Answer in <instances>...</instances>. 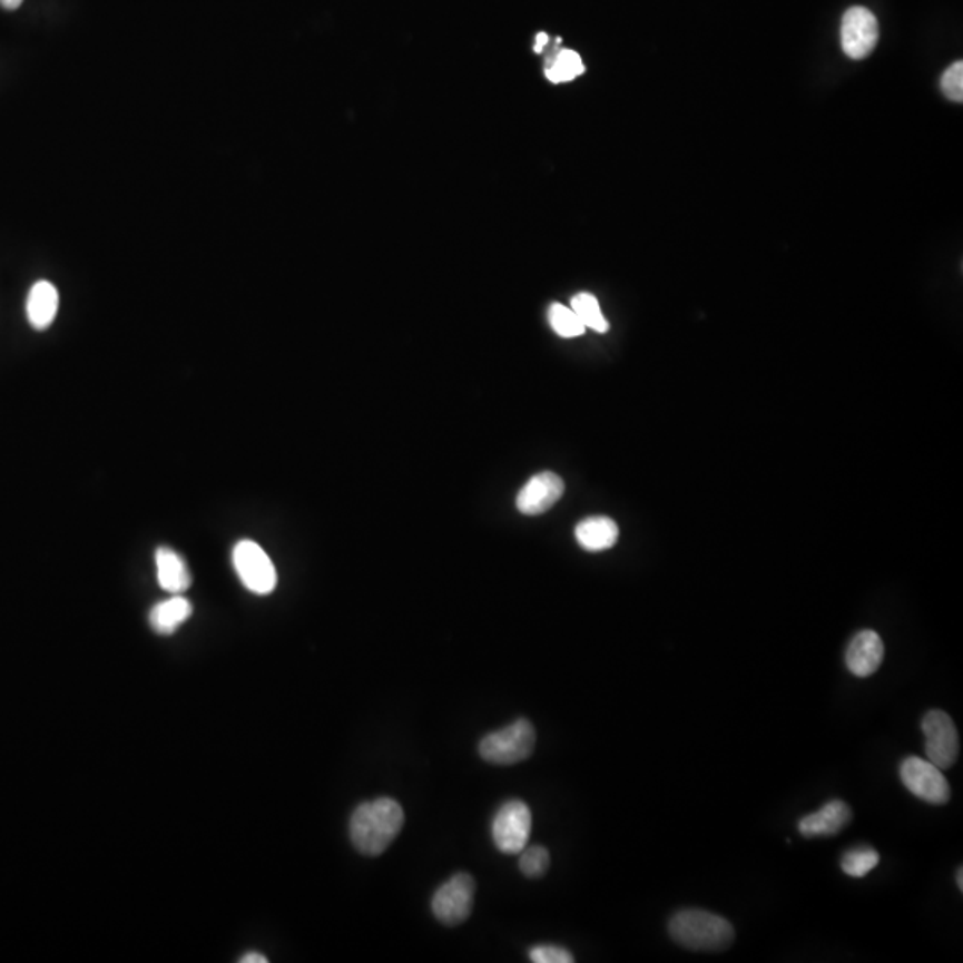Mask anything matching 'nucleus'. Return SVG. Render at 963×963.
Here are the masks:
<instances>
[{
  "label": "nucleus",
  "mask_w": 963,
  "mask_h": 963,
  "mask_svg": "<svg viewBox=\"0 0 963 963\" xmlns=\"http://www.w3.org/2000/svg\"><path fill=\"white\" fill-rule=\"evenodd\" d=\"M233 562L239 580L248 591L266 597L277 586L274 562L263 548L250 539L239 541L233 551Z\"/></svg>",
  "instance_id": "39448f33"
},
{
  "label": "nucleus",
  "mask_w": 963,
  "mask_h": 963,
  "mask_svg": "<svg viewBox=\"0 0 963 963\" xmlns=\"http://www.w3.org/2000/svg\"><path fill=\"white\" fill-rule=\"evenodd\" d=\"M672 941L690 951L719 953L734 944L735 930L725 917L707 910H681L669 918Z\"/></svg>",
  "instance_id": "f03ea898"
},
{
  "label": "nucleus",
  "mask_w": 963,
  "mask_h": 963,
  "mask_svg": "<svg viewBox=\"0 0 963 963\" xmlns=\"http://www.w3.org/2000/svg\"><path fill=\"white\" fill-rule=\"evenodd\" d=\"M530 832H532V812L529 805L520 799L503 803L491 826L494 846L503 855H520L529 843Z\"/></svg>",
  "instance_id": "423d86ee"
},
{
  "label": "nucleus",
  "mask_w": 963,
  "mask_h": 963,
  "mask_svg": "<svg viewBox=\"0 0 963 963\" xmlns=\"http://www.w3.org/2000/svg\"><path fill=\"white\" fill-rule=\"evenodd\" d=\"M885 657L882 637L874 630H862L853 637L846 650V666L858 678H867L878 671Z\"/></svg>",
  "instance_id": "9b49d317"
},
{
  "label": "nucleus",
  "mask_w": 963,
  "mask_h": 963,
  "mask_svg": "<svg viewBox=\"0 0 963 963\" xmlns=\"http://www.w3.org/2000/svg\"><path fill=\"white\" fill-rule=\"evenodd\" d=\"M571 309L574 311L580 322L586 325V328L589 327L597 332L609 331V322H607L606 316L601 313L597 296L589 295V293H578L577 296H573V301H571Z\"/></svg>",
  "instance_id": "a211bd4d"
},
{
  "label": "nucleus",
  "mask_w": 963,
  "mask_h": 963,
  "mask_svg": "<svg viewBox=\"0 0 963 963\" xmlns=\"http://www.w3.org/2000/svg\"><path fill=\"white\" fill-rule=\"evenodd\" d=\"M900 775L906 789L918 799L932 805H945L950 802L951 789L944 773L927 758H905L901 764Z\"/></svg>",
  "instance_id": "0eeeda50"
},
{
  "label": "nucleus",
  "mask_w": 963,
  "mask_h": 963,
  "mask_svg": "<svg viewBox=\"0 0 963 963\" xmlns=\"http://www.w3.org/2000/svg\"><path fill=\"white\" fill-rule=\"evenodd\" d=\"M530 960L533 963H573L574 956L564 947L553 944H539L530 947Z\"/></svg>",
  "instance_id": "4be33fe9"
},
{
  "label": "nucleus",
  "mask_w": 963,
  "mask_h": 963,
  "mask_svg": "<svg viewBox=\"0 0 963 963\" xmlns=\"http://www.w3.org/2000/svg\"><path fill=\"white\" fill-rule=\"evenodd\" d=\"M22 2L23 0H0V6H2L4 10L13 11L17 10V8H20Z\"/></svg>",
  "instance_id": "393cba45"
},
{
  "label": "nucleus",
  "mask_w": 963,
  "mask_h": 963,
  "mask_svg": "<svg viewBox=\"0 0 963 963\" xmlns=\"http://www.w3.org/2000/svg\"><path fill=\"white\" fill-rule=\"evenodd\" d=\"M878 20L867 8L855 6L846 11L841 26V43L847 58H867L878 43Z\"/></svg>",
  "instance_id": "1a4fd4ad"
},
{
  "label": "nucleus",
  "mask_w": 963,
  "mask_h": 963,
  "mask_svg": "<svg viewBox=\"0 0 963 963\" xmlns=\"http://www.w3.org/2000/svg\"><path fill=\"white\" fill-rule=\"evenodd\" d=\"M578 544L588 551H603L615 547L619 538L618 524L607 515H592L580 521L574 530Z\"/></svg>",
  "instance_id": "ddd939ff"
},
{
  "label": "nucleus",
  "mask_w": 963,
  "mask_h": 963,
  "mask_svg": "<svg viewBox=\"0 0 963 963\" xmlns=\"http://www.w3.org/2000/svg\"><path fill=\"white\" fill-rule=\"evenodd\" d=\"M923 731L927 760L942 770L953 767L954 761L959 760L960 743L959 730L950 714L944 710L927 713L923 719Z\"/></svg>",
  "instance_id": "6e6552de"
},
{
  "label": "nucleus",
  "mask_w": 963,
  "mask_h": 963,
  "mask_svg": "<svg viewBox=\"0 0 963 963\" xmlns=\"http://www.w3.org/2000/svg\"><path fill=\"white\" fill-rule=\"evenodd\" d=\"M586 72L582 58L574 50L562 49L557 52L556 58L547 68V77L551 82L573 81L574 77Z\"/></svg>",
  "instance_id": "f3484780"
},
{
  "label": "nucleus",
  "mask_w": 963,
  "mask_h": 963,
  "mask_svg": "<svg viewBox=\"0 0 963 963\" xmlns=\"http://www.w3.org/2000/svg\"><path fill=\"white\" fill-rule=\"evenodd\" d=\"M404 823V808L396 799L361 803L350 817V838L358 853L379 856L399 837Z\"/></svg>",
  "instance_id": "f257e3e1"
},
{
  "label": "nucleus",
  "mask_w": 963,
  "mask_h": 963,
  "mask_svg": "<svg viewBox=\"0 0 963 963\" xmlns=\"http://www.w3.org/2000/svg\"><path fill=\"white\" fill-rule=\"evenodd\" d=\"M853 812L847 803L843 799H834L826 803L820 810L808 814L799 820V834L807 838L832 837L843 832L849 820H852Z\"/></svg>",
  "instance_id": "f8f14e48"
},
{
  "label": "nucleus",
  "mask_w": 963,
  "mask_h": 963,
  "mask_svg": "<svg viewBox=\"0 0 963 963\" xmlns=\"http://www.w3.org/2000/svg\"><path fill=\"white\" fill-rule=\"evenodd\" d=\"M962 876H963V869H959V874H956V880H959V888H960V891H963V880H962Z\"/></svg>",
  "instance_id": "bb28decb"
},
{
  "label": "nucleus",
  "mask_w": 963,
  "mask_h": 963,
  "mask_svg": "<svg viewBox=\"0 0 963 963\" xmlns=\"http://www.w3.org/2000/svg\"><path fill=\"white\" fill-rule=\"evenodd\" d=\"M564 489V482L557 473L542 471L521 488L515 498V507L524 515L544 514L559 502Z\"/></svg>",
  "instance_id": "9d476101"
},
{
  "label": "nucleus",
  "mask_w": 963,
  "mask_h": 963,
  "mask_svg": "<svg viewBox=\"0 0 963 963\" xmlns=\"http://www.w3.org/2000/svg\"><path fill=\"white\" fill-rule=\"evenodd\" d=\"M942 91H944L945 97L947 99L954 100V102H962L963 100V63L962 61H956V63L951 65L947 68V72L942 76Z\"/></svg>",
  "instance_id": "5701e85b"
},
{
  "label": "nucleus",
  "mask_w": 963,
  "mask_h": 963,
  "mask_svg": "<svg viewBox=\"0 0 963 963\" xmlns=\"http://www.w3.org/2000/svg\"><path fill=\"white\" fill-rule=\"evenodd\" d=\"M191 615L193 606L189 600L180 597V594H174L168 600L153 607L150 615H148V623L157 633L170 636L180 625L186 623Z\"/></svg>",
  "instance_id": "dca6fc26"
},
{
  "label": "nucleus",
  "mask_w": 963,
  "mask_h": 963,
  "mask_svg": "<svg viewBox=\"0 0 963 963\" xmlns=\"http://www.w3.org/2000/svg\"><path fill=\"white\" fill-rule=\"evenodd\" d=\"M535 740L532 723L521 717L502 730L485 735L479 744L480 757L494 766H514L532 755Z\"/></svg>",
  "instance_id": "7ed1b4c3"
},
{
  "label": "nucleus",
  "mask_w": 963,
  "mask_h": 963,
  "mask_svg": "<svg viewBox=\"0 0 963 963\" xmlns=\"http://www.w3.org/2000/svg\"><path fill=\"white\" fill-rule=\"evenodd\" d=\"M157 580L170 594H183L191 586V574L183 557L170 548L156 551Z\"/></svg>",
  "instance_id": "4468645a"
},
{
  "label": "nucleus",
  "mask_w": 963,
  "mask_h": 963,
  "mask_svg": "<svg viewBox=\"0 0 963 963\" xmlns=\"http://www.w3.org/2000/svg\"><path fill=\"white\" fill-rule=\"evenodd\" d=\"M520 869L527 878H541L550 869V852L547 847H524L520 853Z\"/></svg>",
  "instance_id": "412c9836"
},
{
  "label": "nucleus",
  "mask_w": 963,
  "mask_h": 963,
  "mask_svg": "<svg viewBox=\"0 0 963 963\" xmlns=\"http://www.w3.org/2000/svg\"><path fill=\"white\" fill-rule=\"evenodd\" d=\"M547 43H548V35H544V32H541V35H538V43H535V52H542V49H544V46H547Z\"/></svg>",
  "instance_id": "a878e982"
},
{
  "label": "nucleus",
  "mask_w": 963,
  "mask_h": 963,
  "mask_svg": "<svg viewBox=\"0 0 963 963\" xmlns=\"http://www.w3.org/2000/svg\"><path fill=\"white\" fill-rule=\"evenodd\" d=\"M878 864L880 855L873 847H855L841 858V867L852 878H864Z\"/></svg>",
  "instance_id": "6ab92c4d"
},
{
  "label": "nucleus",
  "mask_w": 963,
  "mask_h": 963,
  "mask_svg": "<svg viewBox=\"0 0 963 963\" xmlns=\"http://www.w3.org/2000/svg\"><path fill=\"white\" fill-rule=\"evenodd\" d=\"M548 320H550L551 328L560 337H578L582 336L583 332H586V325L580 322L574 311L562 304L550 305Z\"/></svg>",
  "instance_id": "aec40b11"
},
{
  "label": "nucleus",
  "mask_w": 963,
  "mask_h": 963,
  "mask_svg": "<svg viewBox=\"0 0 963 963\" xmlns=\"http://www.w3.org/2000/svg\"><path fill=\"white\" fill-rule=\"evenodd\" d=\"M476 883L468 873L453 874L432 897V914L444 926H459L468 921L473 910Z\"/></svg>",
  "instance_id": "20e7f679"
},
{
  "label": "nucleus",
  "mask_w": 963,
  "mask_h": 963,
  "mask_svg": "<svg viewBox=\"0 0 963 963\" xmlns=\"http://www.w3.org/2000/svg\"><path fill=\"white\" fill-rule=\"evenodd\" d=\"M242 963H266L268 959H266L265 954L259 953H248L239 960Z\"/></svg>",
  "instance_id": "b1692460"
},
{
  "label": "nucleus",
  "mask_w": 963,
  "mask_h": 963,
  "mask_svg": "<svg viewBox=\"0 0 963 963\" xmlns=\"http://www.w3.org/2000/svg\"><path fill=\"white\" fill-rule=\"evenodd\" d=\"M59 295L55 284L40 281L31 287L28 296V318L37 331H46L58 314Z\"/></svg>",
  "instance_id": "2eb2a0df"
}]
</instances>
